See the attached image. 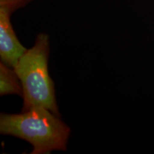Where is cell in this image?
Segmentation results:
<instances>
[{
	"label": "cell",
	"instance_id": "5",
	"mask_svg": "<svg viewBox=\"0 0 154 154\" xmlns=\"http://www.w3.org/2000/svg\"><path fill=\"white\" fill-rule=\"evenodd\" d=\"M32 0H0V8L8 10L12 14L14 11L22 8Z\"/></svg>",
	"mask_w": 154,
	"mask_h": 154
},
{
	"label": "cell",
	"instance_id": "1",
	"mask_svg": "<svg viewBox=\"0 0 154 154\" xmlns=\"http://www.w3.org/2000/svg\"><path fill=\"white\" fill-rule=\"evenodd\" d=\"M0 133L28 141L32 154H48L66 151L71 129L49 109L34 107L21 113H1Z\"/></svg>",
	"mask_w": 154,
	"mask_h": 154
},
{
	"label": "cell",
	"instance_id": "3",
	"mask_svg": "<svg viewBox=\"0 0 154 154\" xmlns=\"http://www.w3.org/2000/svg\"><path fill=\"white\" fill-rule=\"evenodd\" d=\"M11 13L0 8V58L1 61L14 69L27 49L19 41L11 22Z\"/></svg>",
	"mask_w": 154,
	"mask_h": 154
},
{
	"label": "cell",
	"instance_id": "2",
	"mask_svg": "<svg viewBox=\"0 0 154 154\" xmlns=\"http://www.w3.org/2000/svg\"><path fill=\"white\" fill-rule=\"evenodd\" d=\"M49 37L47 34L40 33L34 45L26 50L14 69L23 88L22 111L42 107L60 116L54 83L49 74Z\"/></svg>",
	"mask_w": 154,
	"mask_h": 154
},
{
	"label": "cell",
	"instance_id": "4",
	"mask_svg": "<svg viewBox=\"0 0 154 154\" xmlns=\"http://www.w3.org/2000/svg\"><path fill=\"white\" fill-rule=\"evenodd\" d=\"M0 95H18L23 97V88L16 72L1 61Z\"/></svg>",
	"mask_w": 154,
	"mask_h": 154
}]
</instances>
